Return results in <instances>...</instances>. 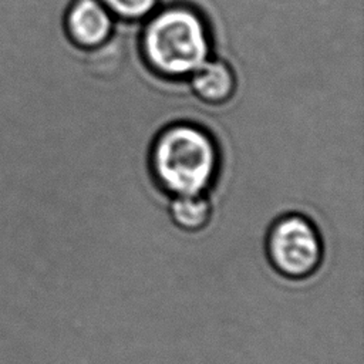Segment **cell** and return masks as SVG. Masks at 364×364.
<instances>
[{"instance_id": "6da1fadb", "label": "cell", "mask_w": 364, "mask_h": 364, "mask_svg": "<svg viewBox=\"0 0 364 364\" xmlns=\"http://www.w3.org/2000/svg\"><path fill=\"white\" fill-rule=\"evenodd\" d=\"M209 28L198 10L172 4L155 10L146 20L139 48L151 71L171 80L191 77L210 58Z\"/></svg>"}, {"instance_id": "7a4b0ae2", "label": "cell", "mask_w": 364, "mask_h": 364, "mask_svg": "<svg viewBox=\"0 0 364 364\" xmlns=\"http://www.w3.org/2000/svg\"><path fill=\"white\" fill-rule=\"evenodd\" d=\"M149 169L159 189L171 196L205 193L219 171L215 139L202 127L175 122L151 145Z\"/></svg>"}, {"instance_id": "3957f363", "label": "cell", "mask_w": 364, "mask_h": 364, "mask_svg": "<svg viewBox=\"0 0 364 364\" xmlns=\"http://www.w3.org/2000/svg\"><path fill=\"white\" fill-rule=\"evenodd\" d=\"M264 253L277 274L287 280H304L320 269L324 243L318 228L307 216L286 213L270 225Z\"/></svg>"}, {"instance_id": "277c9868", "label": "cell", "mask_w": 364, "mask_h": 364, "mask_svg": "<svg viewBox=\"0 0 364 364\" xmlns=\"http://www.w3.org/2000/svg\"><path fill=\"white\" fill-rule=\"evenodd\" d=\"M64 26L70 41L94 50L109 40L115 21L100 0H74L65 11Z\"/></svg>"}, {"instance_id": "5b68a950", "label": "cell", "mask_w": 364, "mask_h": 364, "mask_svg": "<svg viewBox=\"0 0 364 364\" xmlns=\"http://www.w3.org/2000/svg\"><path fill=\"white\" fill-rule=\"evenodd\" d=\"M193 94L206 104L228 102L236 91V77L230 65L220 58L206 60L192 75Z\"/></svg>"}, {"instance_id": "8992f818", "label": "cell", "mask_w": 364, "mask_h": 364, "mask_svg": "<svg viewBox=\"0 0 364 364\" xmlns=\"http://www.w3.org/2000/svg\"><path fill=\"white\" fill-rule=\"evenodd\" d=\"M213 215V206L205 193L171 196L168 216L171 223L185 233L203 230Z\"/></svg>"}, {"instance_id": "52a82bcc", "label": "cell", "mask_w": 364, "mask_h": 364, "mask_svg": "<svg viewBox=\"0 0 364 364\" xmlns=\"http://www.w3.org/2000/svg\"><path fill=\"white\" fill-rule=\"evenodd\" d=\"M114 16L125 21L148 18L158 7L159 0H100Z\"/></svg>"}]
</instances>
